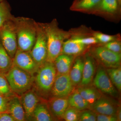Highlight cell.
Listing matches in <instances>:
<instances>
[{"label":"cell","instance_id":"obj_1","mask_svg":"<svg viewBox=\"0 0 121 121\" xmlns=\"http://www.w3.org/2000/svg\"><path fill=\"white\" fill-rule=\"evenodd\" d=\"M40 24L47 38V57L46 61L54 63L56 58L62 54L63 43L70 37V31H65L60 28L56 19L50 23Z\"/></svg>","mask_w":121,"mask_h":121},{"label":"cell","instance_id":"obj_2","mask_svg":"<svg viewBox=\"0 0 121 121\" xmlns=\"http://www.w3.org/2000/svg\"><path fill=\"white\" fill-rule=\"evenodd\" d=\"M13 21L17 36V49L30 52L37 37V23L24 17H14Z\"/></svg>","mask_w":121,"mask_h":121},{"label":"cell","instance_id":"obj_3","mask_svg":"<svg viewBox=\"0 0 121 121\" xmlns=\"http://www.w3.org/2000/svg\"><path fill=\"white\" fill-rule=\"evenodd\" d=\"M4 75L12 90L19 95L28 91L33 82V76L13 64Z\"/></svg>","mask_w":121,"mask_h":121},{"label":"cell","instance_id":"obj_4","mask_svg":"<svg viewBox=\"0 0 121 121\" xmlns=\"http://www.w3.org/2000/svg\"><path fill=\"white\" fill-rule=\"evenodd\" d=\"M90 49L89 54L99 62L108 68L120 67L121 54L113 52L101 44Z\"/></svg>","mask_w":121,"mask_h":121},{"label":"cell","instance_id":"obj_5","mask_svg":"<svg viewBox=\"0 0 121 121\" xmlns=\"http://www.w3.org/2000/svg\"><path fill=\"white\" fill-rule=\"evenodd\" d=\"M36 73L35 82L37 87L43 92L51 91L57 74L54 63L46 61L39 67Z\"/></svg>","mask_w":121,"mask_h":121},{"label":"cell","instance_id":"obj_6","mask_svg":"<svg viewBox=\"0 0 121 121\" xmlns=\"http://www.w3.org/2000/svg\"><path fill=\"white\" fill-rule=\"evenodd\" d=\"M13 17L6 22L0 29V41L12 59L17 49V36Z\"/></svg>","mask_w":121,"mask_h":121},{"label":"cell","instance_id":"obj_7","mask_svg":"<svg viewBox=\"0 0 121 121\" xmlns=\"http://www.w3.org/2000/svg\"><path fill=\"white\" fill-rule=\"evenodd\" d=\"M30 53L33 59L39 67L47 61V38L40 23H37V37Z\"/></svg>","mask_w":121,"mask_h":121},{"label":"cell","instance_id":"obj_8","mask_svg":"<svg viewBox=\"0 0 121 121\" xmlns=\"http://www.w3.org/2000/svg\"><path fill=\"white\" fill-rule=\"evenodd\" d=\"M121 8L117 0H101L99 4L88 14L114 19L120 17Z\"/></svg>","mask_w":121,"mask_h":121},{"label":"cell","instance_id":"obj_9","mask_svg":"<svg viewBox=\"0 0 121 121\" xmlns=\"http://www.w3.org/2000/svg\"><path fill=\"white\" fill-rule=\"evenodd\" d=\"M13 64L30 74L32 76L39 70V65L33 59L30 52L17 49L13 59Z\"/></svg>","mask_w":121,"mask_h":121},{"label":"cell","instance_id":"obj_10","mask_svg":"<svg viewBox=\"0 0 121 121\" xmlns=\"http://www.w3.org/2000/svg\"><path fill=\"white\" fill-rule=\"evenodd\" d=\"M74 86L69 74H57L51 91L54 97H67L72 92Z\"/></svg>","mask_w":121,"mask_h":121},{"label":"cell","instance_id":"obj_11","mask_svg":"<svg viewBox=\"0 0 121 121\" xmlns=\"http://www.w3.org/2000/svg\"><path fill=\"white\" fill-rule=\"evenodd\" d=\"M94 84L103 93L113 97L117 96V89L111 81L106 71L102 68L98 69L94 79Z\"/></svg>","mask_w":121,"mask_h":121},{"label":"cell","instance_id":"obj_12","mask_svg":"<svg viewBox=\"0 0 121 121\" xmlns=\"http://www.w3.org/2000/svg\"><path fill=\"white\" fill-rule=\"evenodd\" d=\"M20 100L26 119H32L33 112L39 102L38 96L33 91H28L22 95Z\"/></svg>","mask_w":121,"mask_h":121},{"label":"cell","instance_id":"obj_13","mask_svg":"<svg viewBox=\"0 0 121 121\" xmlns=\"http://www.w3.org/2000/svg\"><path fill=\"white\" fill-rule=\"evenodd\" d=\"M15 121H23L26 119L25 112L20 99L15 95L9 98L7 112Z\"/></svg>","mask_w":121,"mask_h":121},{"label":"cell","instance_id":"obj_14","mask_svg":"<svg viewBox=\"0 0 121 121\" xmlns=\"http://www.w3.org/2000/svg\"><path fill=\"white\" fill-rule=\"evenodd\" d=\"M94 60L89 52L85 55L82 78L80 83L82 86H87L93 80L95 70Z\"/></svg>","mask_w":121,"mask_h":121},{"label":"cell","instance_id":"obj_15","mask_svg":"<svg viewBox=\"0 0 121 121\" xmlns=\"http://www.w3.org/2000/svg\"><path fill=\"white\" fill-rule=\"evenodd\" d=\"M91 105L98 114L113 115L117 113V109L114 104L105 98H99Z\"/></svg>","mask_w":121,"mask_h":121},{"label":"cell","instance_id":"obj_16","mask_svg":"<svg viewBox=\"0 0 121 121\" xmlns=\"http://www.w3.org/2000/svg\"><path fill=\"white\" fill-rule=\"evenodd\" d=\"M74 56L62 54L56 59L54 63L57 74H64L69 73Z\"/></svg>","mask_w":121,"mask_h":121},{"label":"cell","instance_id":"obj_17","mask_svg":"<svg viewBox=\"0 0 121 121\" xmlns=\"http://www.w3.org/2000/svg\"><path fill=\"white\" fill-rule=\"evenodd\" d=\"M88 47L75 42L69 38L63 44L62 54L74 56H78L84 52Z\"/></svg>","mask_w":121,"mask_h":121},{"label":"cell","instance_id":"obj_18","mask_svg":"<svg viewBox=\"0 0 121 121\" xmlns=\"http://www.w3.org/2000/svg\"><path fill=\"white\" fill-rule=\"evenodd\" d=\"M66 98L54 97L50 101V110L55 117L62 118L64 114L69 106Z\"/></svg>","mask_w":121,"mask_h":121},{"label":"cell","instance_id":"obj_19","mask_svg":"<svg viewBox=\"0 0 121 121\" xmlns=\"http://www.w3.org/2000/svg\"><path fill=\"white\" fill-rule=\"evenodd\" d=\"M84 65V59L78 56L74 61L69 73L70 78L74 86L80 83L82 80Z\"/></svg>","mask_w":121,"mask_h":121},{"label":"cell","instance_id":"obj_20","mask_svg":"<svg viewBox=\"0 0 121 121\" xmlns=\"http://www.w3.org/2000/svg\"><path fill=\"white\" fill-rule=\"evenodd\" d=\"M101 1V0H79L75 3H72L70 7V10L88 14L99 4Z\"/></svg>","mask_w":121,"mask_h":121},{"label":"cell","instance_id":"obj_21","mask_svg":"<svg viewBox=\"0 0 121 121\" xmlns=\"http://www.w3.org/2000/svg\"><path fill=\"white\" fill-rule=\"evenodd\" d=\"M69 106L79 111L84 110L90 105L81 96L77 90L71 93L68 98Z\"/></svg>","mask_w":121,"mask_h":121},{"label":"cell","instance_id":"obj_22","mask_svg":"<svg viewBox=\"0 0 121 121\" xmlns=\"http://www.w3.org/2000/svg\"><path fill=\"white\" fill-rule=\"evenodd\" d=\"M32 119L36 121H53L52 115L47 105L43 103H38L33 114Z\"/></svg>","mask_w":121,"mask_h":121},{"label":"cell","instance_id":"obj_23","mask_svg":"<svg viewBox=\"0 0 121 121\" xmlns=\"http://www.w3.org/2000/svg\"><path fill=\"white\" fill-rule=\"evenodd\" d=\"M77 91L90 105L101 97V94L99 92L93 87L82 86Z\"/></svg>","mask_w":121,"mask_h":121},{"label":"cell","instance_id":"obj_24","mask_svg":"<svg viewBox=\"0 0 121 121\" xmlns=\"http://www.w3.org/2000/svg\"><path fill=\"white\" fill-rule=\"evenodd\" d=\"M13 65V59L9 55L0 41V73L5 74Z\"/></svg>","mask_w":121,"mask_h":121},{"label":"cell","instance_id":"obj_25","mask_svg":"<svg viewBox=\"0 0 121 121\" xmlns=\"http://www.w3.org/2000/svg\"><path fill=\"white\" fill-rule=\"evenodd\" d=\"M107 73L111 82L118 91L121 90V67L108 68Z\"/></svg>","mask_w":121,"mask_h":121},{"label":"cell","instance_id":"obj_26","mask_svg":"<svg viewBox=\"0 0 121 121\" xmlns=\"http://www.w3.org/2000/svg\"><path fill=\"white\" fill-rule=\"evenodd\" d=\"M9 5L5 0L0 1V29L7 21L12 19Z\"/></svg>","mask_w":121,"mask_h":121},{"label":"cell","instance_id":"obj_27","mask_svg":"<svg viewBox=\"0 0 121 121\" xmlns=\"http://www.w3.org/2000/svg\"><path fill=\"white\" fill-rule=\"evenodd\" d=\"M92 36L95 37L100 44H104L116 40L121 39L120 34L110 35L104 34L98 31H93Z\"/></svg>","mask_w":121,"mask_h":121},{"label":"cell","instance_id":"obj_28","mask_svg":"<svg viewBox=\"0 0 121 121\" xmlns=\"http://www.w3.org/2000/svg\"><path fill=\"white\" fill-rule=\"evenodd\" d=\"M4 74L0 73V95L7 98L14 95Z\"/></svg>","mask_w":121,"mask_h":121},{"label":"cell","instance_id":"obj_29","mask_svg":"<svg viewBox=\"0 0 121 121\" xmlns=\"http://www.w3.org/2000/svg\"><path fill=\"white\" fill-rule=\"evenodd\" d=\"M80 111L73 107H68L64 114L62 118L66 121H79Z\"/></svg>","mask_w":121,"mask_h":121},{"label":"cell","instance_id":"obj_30","mask_svg":"<svg viewBox=\"0 0 121 121\" xmlns=\"http://www.w3.org/2000/svg\"><path fill=\"white\" fill-rule=\"evenodd\" d=\"M101 44L113 52L121 54V39L113 40L107 43Z\"/></svg>","mask_w":121,"mask_h":121},{"label":"cell","instance_id":"obj_31","mask_svg":"<svg viewBox=\"0 0 121 121\" xmlns=\"http://www.w3.org/2000/svg\"><path fill=\"white\" fill-rule=\"evenodd\" d=\"M79 121H97L95 114L90 110L84 111L80 113Z\"/></svg>","mask_w":121,"mask_h":121},{"label":"cell","instance_id":"obj_32","mask_svg":"<svg viewBox=\"0 0 121 121\" xmlns=\"http://www.w3.org/2000/svg\"><path fill=\"white\" fill-rule=\"evenodd\" d=\"M97 121H117V119L116 115H106L98 114L96 115Z\"/></svg>","mask_w":121,"mask_h":121},{"label":"cell","instance_id":"obj_33","mask_svg":"<svg viewBox=\"0 0 121 121\" xmlns=\"http://www.w3.org/2000/svg\"><path fill=\"white\" fill-rule=\"evenodd\" d=\"M9 98L0 95V113L7 112Z\"/></svg>","mask_w":121,"mask_h":121},{"label":"cell","instance_id":"obj_34","mask_svg":"<svg viewBox=\"0 0 121 121\" xmlns=\"http://www.w3.org/2000/svg\"><path fill=\"white\" fill-rule=\"evenodd\" d=\"M0 121H15L12 117L8 112L0 113Z\"/></svg>","mask_w":121,"mask_h":121},{"label":"cell","instance_id":"obj_35","mask_svg":"<svg viewBox=\"0 0 121 121\" xmlns=\"http://www.w3.org/2000/svg\"><path fill=\"white\" fill-rule=\"evenodd\" d=\"M121 108H119L117 109V113H116V116L117 119L118 121H121Z\"/></svg>","mask_w":121,"mask_h":121},{"label":"cell","instance_id":"obj_36","mask_svg":"<svg viewBox=\"0 0 121 121\" xmlns=\"http://www.w3.org/2000/svg\"><path fill=\"white\" fill-rule=\"evenodd\" d=\"M117 1L119 5L121 6V0H117Z\"/></svg>","mask_w":121,"mask_h":121},{"label":"cell","instance_id":"obj_37","mask_svg":"<svg viewBox=\"0 0 121 121\" xmlns=\"http://www.w3.org/2000/svg\"><path fill=\"white\" fill-rule=\"evenodd\" d=\"M78 0H74L73 3H75V2H77V1H78Z\"/></svg>","mask_w":121,"mask_h":121},{"label":"cell","instance_id":"obj_38","mask_svg":"<svg viewBox=\"0 0 121 121\" xmlns=\"http://www.w3.org/2000/svg\"><path fill=\"white\" fill-rule=\"evenodd\" d=\"M2 0H0V1H2Z\"/></svg>","mask_w":121,"mask_h":121}]
</instances>
